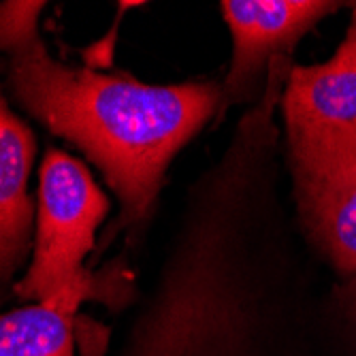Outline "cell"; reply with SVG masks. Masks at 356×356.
Wrapping results in <instances>:
<instances>
[{
  "label": "cell",
  "instance_id": "obj_1",
  "mask_svg": "<svg viewBox=\"0 0 356 356\" xmlns=\"http://www.w3.org/2000/svg\"><path fill=\"white\" fill-rule=\"evenodd\" d=\"M5 54L19 107L103 173L120 201L113 233L135 237L154 216L175 156L220 115V83L154 86L131 75L75 69L51 56L39 30Z\"/></svg>",
  "mask_w": 356,
  "mask_h": 356
},
{
  "label": "cell",
  "instance_id": "obj_2",
  "mask_svg": "<svg viewBox=\"0 0 356 356\" xmlns=\"http://www.w3.org/2000/svg\"><path fill=\"white\" fill-rule=\"evenodd\" d=\"M109 207V197L86 163L58 147L47 149L39 171L32 258L13 286L15 295L41 303L83 277L86 256L94 250Z\"/></svg>",
  "mask_w": 356,
  "mask_h": 356
},
{
  "label": "cell",
  "instance_id": "obj_3",
  "mask_svg": "<svg viewBox=\"0 0 356 356\" xmlns=\"http://www.w3.org/2000/svg\"><path fill=\"white\" fill-rule=\"evenodd\" d=\"M301 229L337 273L356 277V133L286 137Z\"/></svg>",
  "mask_w": 356,
  "mask_h": 356
},
{
  "label": "cell",
  "instance_id": "obj_4",
  "mask_svg": "<svg viewBox=\"0 0 356 356\" xmlns=\"http://www.w3.org/2000/svg\"><path fill=\"white\" fill-rule=\"evenodd\" d=\"M341 5L329 0H224L220 13L233 39L231 67L222 88L220 115L231 107L256 103L265 92L271 64Z\"/></svg>",
  "mask_w": 356,
  "mask_h": 356
},
{
  "label": "cell",
  "instance_id": "obj_5",
  "mask_svg": "<svg viewBox=\"0 0 356 356\" xmlns=\"http://www.w3.org/2000/svg\"><path fill=\"white\" fill-rule=\"evenodd\" d=\"M280 111L286 137L356 133V9L327 62L288 69Z\"/></svg>",
  "mask_w": 356,
  "mask_h": 356
},
{
  "label": "cell",
  "instance_id": "obj_6",
  "mask_svg": "<svg viewBox=\"0 0 356 356\" xmlns=\"http://www.w3.org/2000/svg\"><path fill=\"white\" fill-rule=\"evenodd\" d=\"M35 156V133L0 94V290L9 286L30 252L37 222L28 190Z\"/></svg>",
  "mask_w": 356,
  "mask_h": 356
},
{
  "label": "cell",
  "instance_id": "obj_7",
  "mask_svg": "<svg viewBox=\"0 0 356 356\" xmlns=\"http://www.w3.org/2000/svg\"><path fill=\"white\" fill-rule=\"evenodd\" d=\"M88 295L90 273L47 301L0 314V356H75V318Z\"/></svg>",
  "mask_w": 356,
  "mask_h": 356
},
{
  "label": "cell",
  "instance_id": "obj_8",
  "mask_svg": "<svg viewBox=\"0 0 356 356\" xmlns=\"http://www.w3.org/2000/svg\"><path fill=\"white\" fill-rule=\"evenodd\" d=\"M43 9L45 3L41 0L37 3H24V0L0 3V51H7L13 43L39 30Z\"/></svg>",
  "mask_w": 356,
  "mask_h": 356
},
{
  "label": "cell",
  "instance_id": "obj_9",
  "mask_svg": "<svg viewBox=\"0 0 356 356\" xmlns=\"http://www.w3.org/2000/svg\"><path fill=\"white\" fill-rule=\"evenodd\" d=\"M343 305H346L350 318L354 320V325H356V277L348 280V284L343 288Z\"/></svg>",
  "mask_w": 356,
  "mask_h": 356
}]
</instances>
